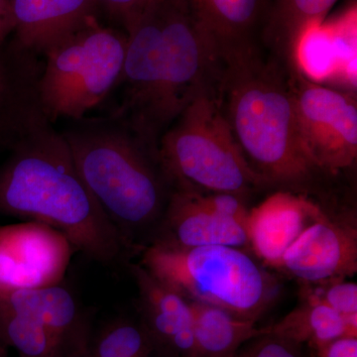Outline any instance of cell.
<instances>
[{
    "mask_svg": "<svg viewBox=\"0 0 357 357\" xmlns=\"http://www.w3.org/2000/svg\"><path fill=\"white\" fill-rule=\"evenodd\" d=\"M276 270L301 284L347 279L357 272V229L354 223L326 215L286 250Z\"/></svg>",
    "mask_w": 357,
    "mask_h": 357,
    "instance_id": "obj_9",
    "label": "cell"
},
{
    "mask_svg": "<svg viewBox=\"0 0 357 357\" xmlns=\"http://www.w3.org/2000/svg\"><path fill=\"white\" fill-rule=\"evenodd\" d=\"M220 59L261 45L271 0H185Z\"/></svg>",
    "mask_w": 357,
    "mask_h": 357,
    "instance_id": "obj_14",
    "label": "cell"
},
{
    "mask_svg": "<svg viewBox=\"0 0 357 357\" xmlns=\"http://www.w3.org/2000/svg\"><path fill=\"white\" fill-rule=\"evenodd\" d=\"M154 354H160L158 349L142 324L119 319L93 335L86 357H150Z\"/></svg>",
    "mask_w": 357,
    "mask_h": 357,
    "instance_id": "obj_19",
    "label": "cell"
},
{
    "mask_svg": "<svg viewBox=\"0 0 357 357\" xmlns=\"http://www.w3.org/2000/svg\"><path fill=\"white\" fill-rule=\"evenodd\" d=\"M301 138L326 177L351 170L357 161V100L354 91L330 88L289 68Z\"/></svg>",
    "mask_w": 357,
    "mask_h": 357,
    "instance_id": "obj_7",
    "label": "cell"
},
{
    "mask_svg": "<svg viewBox=\"0 0 357 357\" xmlns=\"http://www.w3.org/2000/svg\"><path fill=\"white\" fill-rule=\"evenodd\" d=\"M138 289L141 321L164 357H192L194 317L191 304L139 263H129Z\"/></svg>",
    "mask_w": 357,
    "mask_h": 357,
    "instance_id": "obj_13",
    "label": "cell"
},
{
    "mask_svg": "<svg viewBox=\"0 0 357 357\" xmlns=\"http://www.w3.org/2000/svg\"><path fill=\"white\" fill-rule=\"evenodd\" d=\"M152 0H98L110 17L119 23L128 33L139 20Z\"/></svg>",
    "mask_w": 357,
    "mask_h": 357,
    "instance_id": "obj_22",
    "label": "cell"
},
{
    "mask_svg": "<svg viewBox=\"0 0 357 357\" xmlns=\"http://www.w3.org/2000/svg\"><path fill=\"white\" fill-rule=\"evenodd\" d=\"M312 349L317 357H357V338L342 337Z\"/></svg>",
    "mask_w": 357,
    "mask_h": 357,
    "instance_id": "obj_24",
    "label": "cell"
},
{
    "mask_svg": "<svg viewBox=\"0 0 357 357\" xmlns=\"http://www.w3.org/2000/svg\"><path fill=\"white\" fill-rule=\"evenodd\" d=\"M190 304L194 317L192 357H236L237 349L244 342L266 333V328H256L255 321L238 318L204 303Z\"/></svg>",
    "mask_w": 357,
    "mask_h": 357,
    "instance_id": "obj_17",
    "label": "cell"
},
{
    "mask_svg": "<svg viewBox=\"0 0 357 357\" xmlns=\"http://www.w3.org/2000/svg\"><path fill=\"white\" fill-rule=\"evenodd\" d=\"M128 41L126 31L105 27L93 15L45 52L39 98L50 123L84 119L117 88Z\"/></svg>",
    "mask_w": 357,
    "mask_h": 357,
    "instance_id": "obj_6",
    "label": "cell"
},
{
    "mask_svg": "<svg viewBox=\"0 0 357 357\" xmlns=\"http://www.w3.org/2000/svg\"><path fill=\"white\" fill-rule=\"evenodd\" d=\"M217 96L237 146L264 188L311 196L325 174L298 128L289 67L262 45L222 59Z\"/></svg>",
    "mask_w": 357,
    "mask_h": 357,
    "instance_id": "obj_1",
    "label": "cell"
},
{
    "mask_svg": "<svg viewBox=\"0 0 357 357\" xmlns=\"http://www.w3.org/2000/svg\"><path fill=\"white\" fill-rule=\"evenodd\" d=\"M151 243L176 248L225 245L248 248L246 225L218 215L204 194L173 187Z\"/></svg>",
    "mask_w": 357,
    "mask_h": 357,
    "instance_id": "obj_11",
    "label": "cell"
},
{
    "mask_svg": "<svg viewBox=\"0 0 357 357\" xmlns=\"http://www.w3.org/2000/svg\"><path fill=\"white\" fill-rule=\"evenodd\" d=\"M10 152L0 168V213L55 227L74 249L105 266L130 255L53 124L42 122Z\"/></svg>",
    "mask_w": 357,
    "mask_h": 357,
    "instance_id": "obj_2",
    "label": "cell"
},
{
    "mask_svg": "<svg viewBox=\"0 0 357 357\" xmlns=\"http://www.w3.org/2000/svg\"><path fill=\"white\" fill-rule=\"evenodd\" d=\"M43 61L14 39L0 44V148H11L45 117L39 98Z\"/></svg>",
    "mask_w": 357,
    "mask_h": 357,
    "instance_id": "obj_10",
    "label": "cell"
},
{
    "mask_svg": "<svg viewBox=\"0 0 357 357\" xmlns=\"http://www.w3.org/2000/svg\"><path fill=\"white\" fill-rule=\"evenodd\" d=\"M150 357H153V356H150Z\"/></svg>",
    "mask_w": 357,
    "mask_h": 357,
    "instance_id": "obj_26",
    "label": "cell"
},
{
    "mask_svg": "<svg viewBox=\"0 0 357 357\" xmlns=\"http://www.w3.org/2000/svg\"><path fill=\"white\" fill-rule=\"evenodd\" d=\"M139 255L140 265L190 302L220 307L238 318L256 321L278 294L273 275L248 249L151 243Z\"/></svg>",
    "mask_w": 357,
    "mask_h": 357,
    "instance_id": "obj_4",
    "label": "cell"
},
{
    "mask_svg": "<svg viewBox=\"0 0 357 357\" xmlns=\"http://www.w3.org/2000/svg\"><path fill=\"white\" fill-rule=\"evenodd\" d=\"M158 154L172 187L244 199L265 189L237 146L215 89L181 112L160 138Z\"/></svg>",
    "mask_w": 357,
    "mask_h": 357,
    "instance_id": "obj_5",
    "label": "cell"
},
{
    "mask_svg": "<svg viewBox=\"0 0 357 357\" xmlns=\"http://www.w3.org/2000/svg\"><path fill=\"white\" fill-rule=\"evenodd\" d=\"M62 134L84 184L129 253L139 255L172 192L158 151L112 116L79 119Z\"/></svg>",
    "mask_w": 357,
    "mask_h": 357,
    "instance_id": "obj_3",
    "label": "cell"
},
{
    "mask_svg": "<svg viewBox=\"0 0 357 357\" xmlns=\"http://www.w3.org/2000/svg\"><path fill=\"white\" fill-rule=\"evenodd\" d=\"M302 299L331 307L347 319H357V284L335 279L316 284H302Z\"/></svg>",
    "mask_w": 357,
    "mask_h": 357,
    "instance_id": "obj_21",
    "label": "cell"
},
{
    "mask_svg": "<svg viewBox=\"0 0 357 357\" xmlns=\"http://www.w3.org/2000/svg\"><path fill=\"white\" fill-rule=\"evenodd\" d=\"M16 27L13 38L43 57L54 44L95 15L98 0H13Z\"/></svg>",
    "mask_w": 357,
    "mask_h": 357,
    "instance_id": "obj_15",
    "label": "cell"
},
{
    "mask_svg": "<svg viewBox=\"0 0 357 357\" xmlns=\"http://www.w3.org/2000/svg\"><path fill=\"white\" fill-rule=\"evenodd\" d=\"M266 330L270 335L297 344L307 342L312 347L342 337H356L357 319L344 318L326 305L302 299L299 306Z\"/></svg>",
    "mask_w": 357,
    "mask_h": 357,
    "instance_id": "obj_18",
    "label": "cell"
},
{
    "mask_svg": "<svg viewBox=\"0 0 357 357\" xmlns=\"http://www.w3.org/2000/svg\"><path fill=\"white\" fill-rule=\"evenodd\" d=\"M296 66L317 83L333 79L337 70V53L328 26H316L304 35L296 54Z\"/></svg>",
    "mask_w": 357,
    "mask_h": 357,
    "instance_id": "obj_20",
    "label": "cell"
},
{
    "mask_svg": "<svg viewBox=\"0 0 357 357\" xmlns=\"http://www.w3.org/2000/svg\"><path fill=\"white\" fill-rule=\"evenodd\" d=\"M337 0H271L261 35L263 48L284 64L296 68L301 40L310 29L323 24Z\"/></svg>",
    "mask_w": 357,
    "mask_h": 357,
    "instance_id": "obj_16",
    "label": "cell"
},
{
    "mask_svg": "<svg viewBox=\"0 0 357 357\" xmlns=\"http://www.w3.org/2000/svg\"><path fill=\"white\" fill-rule=\"evenodd\" d=\"M15 27L13 0H0V44L13 35Z\"/></svg>",
    "mask_w": 357,
    "mask_h": 357,
    "instance_id": "obj_25",
    "label": "cell"
},
{
    "mask_svg": "<svg viewBox=\"0 0 357 357\" xmlns=\"http://www.w3.org/2000/svg\"><path fill=\"white\" fill-rule=\"evenodd\" d=\"M328 213L311 196L276 191L249 210L248 248L264 266L277 269L286 250Z\"/></svg>",
    "mask_w": 357,
    "mask_h": 357,
    "instance_id": "obj_12",
    "label": "cell"
},
{
    "mask_svg": "<svg viewBox=\"0 0 357 357\" xmlns=\"http://www.w3.org/2000/svg\"><path fill=\"white\" fill-rule=\"evenodd\" d=\"M73 251L65 234L46 223L0 227V294L62 283Z\"/></svg>",
    "mask_w": 357,
    "mask_h": 357,
    "instance_id": "obj_8",
    "label": "cell"
},
{
    "mask_svg": "<svg viewBox=\"0 0 357 357\" xmlns=\"http://www.w3.org/2000/svg\"><path fill=\"white\" fill-rule=\"evenodd\" d=\"M236 357H301L298 351V344L290 340L276 337V335H263L257 344L253 345L245 354Z\"/></svg>",
    "mask_w": 357,
    "mask_h": 357,
    "instance_id": "obj_23",
    "label": "cell"
}]
</instances>
